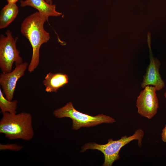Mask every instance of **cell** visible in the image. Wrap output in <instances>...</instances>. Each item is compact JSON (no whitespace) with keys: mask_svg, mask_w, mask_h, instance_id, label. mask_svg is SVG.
Instances as JSON below:
<instances>
[{"mask_svg":"<svg viewBox=\"0 0 166 166\" xmlns=\"http://www.w3.org/2000/svg\"><path fill=\"white\" fill-rule=\"evenodd\" d=\"M48 18L37 11L25 18L21 25V32L28 40L32 48V57L28 67L30 73L33 72L39 65L41 45L50 39V34L44 27Z\"/></svg>","mask_w":166,"mask_h":166,"instance_id":"1","label":"cell"},{"mask_svg":"<svg viewBox=\"0 0 166 166\" xmlns=\"http://www.w3.org/2000/svg\"><path fill=\"white\" fill-rule=\"evenodd\" d=\"M0 121V132L10 140L21 139L29 141L34 133L32 126V116L28 113L18 114L6 112L2 113Z\"/></svg>","mask_w":166,"mask_h":166,"instance_id":"2","label":"cell"},{"mask_svg":"<svg viewBox=\"0 0 166 166\" xmlns=\"http://www.w3.org/2000/svg\"><path fill=\"white\" fill-rule=\"evenodd\" d=\"M144 135L143 131L139 129L131 136H124L117 140L110 139L108 143L105 144H99L94 142L87 143L82 147L81 152H83L88 149L100 151L104 155V162L102 165L111 166L115 161L120 158L119 152L121 148L131 141L138 140V145L140 147Z\"/></svg>","mask_w":166,"mask_h":166,"instance_id":"3","label":"cell"},{"mask_svg":"<svg viewBox=\"0 0 166 166\" xmlns=\"http://www.w3.org/2000/svg\"><path fill=\"white\" fill-rule=\"evenodd\" d=\"M53 114L57 118L68 117L71 119L72 129L75 130L82 127H89L102 123H113L116 122L113 118L102 114L93 116L80 112L74 108L71 102L55 110Z\"/></svg>","mask_w":166,"mask_h":166,"instance_id":"4","label":"cell"},{"mask_svg":"<svg viewBox=\"0 0 166 166\" xmlns=\"http://www.w3.org/2000/svg\"><path fill=\"white\" fill-rule=\"evenodd\" d=\"M5 34L0 36V68L2 73H8L12 71L14 63L16 66L23 62L16 48L18 38H14L9 30Z\"/></svg>","mask_w":166,"mask_h":166,"instance_id":"5","label":"cell"},{"mask_svg":"<svg viewBox=\"0 0 166 166\" xmlns=\"http://www.w3.org/2000/svg\"><path fill=\"white\" fill-rule=\"evenodd\" d=\"M144 88L137 97L136 106L138 113L150 119L157 113L159 108L157 91L152 85H147Z\"/></svg>","mask_w":166,"mask_h":166,"instance_id":"6","label":"cell"},{"mask_svg":"<svg viewBox=\"0 0 166 166\" xmlns=\"http://www.w3.org/2000/svg\"><path fill=\"white\" fill-rule=\"evenodd\" d=\"M28 66V63L24 62L16 66L14 70L10 72L0 74V85L3 93L8 100H12L17 82L19 78L24 76Z\"/></svg>","mask_w":166,"mask_h":166,"instance_id":"7","label":"cell"},{"mask_svg":"<svg viewBox=\"0 0 166 166\" xmlns=\"http://www.w3.org/2000/svg\"><path fill=\"white\" fill-rule=\"evenodd\" d=\"M150 41L148 40L150 52V63L147 68L146 73L143 76L141 86L144 88L147 85H152L156 88V91H159L164 87L165 83L159 73L160 62L158 59L153 56Z\"/></svg>","mask_w":166,"mask_h":166,"instance_id":"8","label":"cell"},{"mask_svg":"<svg viewBox=\"0 0 166 166\" xmlns=\"http://www.w3.org/2000/svg\"><path fill=\"white\" fill-rule=\"evenodd\" d=\"M20 2L21 7H32L48 17L59 16L62 14L61 13L56 10L55 5L48 4L44 0H21Z\"/></svg>","mask_w":166,"mask_h":166,"instance_id":"9","label":"cell"},{"mask_svg":"<svg viewBox=\"0 0 166 166\" xmlns=\"http://www.w3.org/2000/svg\"><path fill=\"white\" fill-rule=\"evenodd\" d=\"M68 82V77L61 73L49 72L45 77L43 84L45 91L48 93L57 92V90Z\"/></svg>","mask_w":166,"mask_h":166,"instance_id":"10","label":"cell"},{"mask_svg":"<svg viewBox=\"0 0 166 166\" xmlns=\"http://www.w3.org/2000/svg\"><path fill=\"white\" fill-rule=\"evenodd\" d=\"M19 12L16 3H8L1 10L0 15V29L8 26L13 22Z\"/></svg>","mask_w":166,"mask_h":166,"instance_id":"11","label":"cell"},{"mask_svg":"<svg viewBox=\"0 0 166 166\" xmlns=\"http://www.w3.org/2000/svg\"><path fill=\"white\" fill-rule=\"evenodd\" d=\"M3 93L0 88V108L1 112L2 113L6 112L17 113L18 101L16 100L9 101L5 97Z\"/></svg>","mask_w":166,"mask_h":166,"instance_id":"12","label":"cell"},{"mask_svg":"<svg viewBox=\"0 0 166 166\" xmlns=\"http://www.w3.org/2000/svg\"><path fill=\"white\" fill-rule=\"evenodd\" d=\"M22 148V146L16 144H0V150H9L14 151H18Z\"/></svg>","mask_w":166,"mask_h":166,"instance_id":"13","label":"cell"},{"mask_svg":"<svg viewBox=\"0 0 166 166\" xmlns=\"http://www.w3.org/2000/svg\"><path fill=\"white\" fill-rule=\"evenodd\" d=\"M161 135L162 140L164 142L166 143V124L162 130Z\"/></svg>","mask_w":166,"mask_h":166,"instance_id":"14","label":"cell"},{"mask_svg":"<svg viewBox=\"0 0 166 166\" xmlns=\"http://www.w3.org/2000/svg\"><path fill=\"white\" fill-rule=\"evenodd\" d=\"M7 2L8 3H16L18 1V0H6Z\"/></svg>","mask_w":166,"mask_h":166,"instance_id":"15","label":"cell"},{"mask_svg":"<svg viewBox=\"0 0 166 166\" xmlns=\"http://www.w3.org/2000/svg\"><path fill=\"white\" fill-rule=\"evenodd\" d=\"M45 1L48 4H53L52 0H45Z\"/></svg>","mask_w":166,"mask_h":166,"instance_id":"16","label":"cell"},{"mask_svg":"<svg viewBox=\"0 0 166 166\" xmlns=\"http://www.w3.org/2000/svg\"><path fill=\"white\" fill-rule=\"evenodd\" d=\"M164 97L166 98V91L165 92V93H164Z\"/></svg>","mask_w":166,"mask_h":166,"instance_id":"17","label":"cell"}]
</instances>
